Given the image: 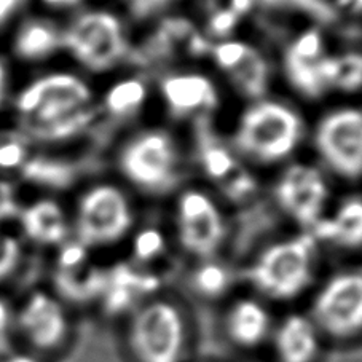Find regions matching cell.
<instances>
[{
	"instance_id": "1",
	"label": "cell",
	"mask_w": 362,
	"mask_h": 362,
	"mask_svg": "<svg viewBox=\"0 0 362 362\" xmlns=\"http://www.w3.org/2000/svg\"><path fill=\"white\" fill-rule=\"evenodd\" d=\"M127 346L134 362H187L190 329L177 305L155 300L133 316Z\"/></svg>"
},
{
	"instance_id": "2",
	"label": "cell",
	"mask_w": 362,
	"mask_h": 362,
	"mask_svg": "<svg viewBox=\"0 0 362 362\" xmlns=\"http://www.w3.org/2000/svg\"><path fill=\"white\" fill-rule=\"evenodd\" d=\"M302 136V122L279 103H260L241 117L236 144L249 157L276 161L294 151Z\"/></svg>"
},
{
	"instance_id": "3",
	"label": "cell",
	"mask_w": 362,
	"mask_h": 362,
	"mask_svg": "<svg viewBox=\"0 0 362 362\" xmlns=\"http://www.w3.org/2000/svg\"><path fill=\"white\" fill-rule=\"evenodd\" d=\"M315 241L305 235L268 249L251 270L252 283L265 296L289 300L310 284Z\"/></svg>"
},
{
	"instance_id": "4",
	"label": "cell",
	"mask_w": 362,
	"mask_h": 362,
	"mask_svg": "<svg viewBox=\"0 0 362 362\" xmlns=\"http://www.w3.org/2000/svg\"><path fill=\"white\" fill-rule=\"evenodd\" d=\"M62 43L85 67L95 72L115 66L127 49L120 21L105 11L80 16L62 35Z\"/></svg>"
},
{
	"instance_id": "5",
	"label": "cell",
	"mask_w": 362,
	"mask_h": 362,
	"mask_svg": "<svg viewBox=\"0 0 362 362\" xmlns=\"http://www.w3.org/2000/svg\"><path fill=\"white\" fill-rule=\"evenodd\" d=\"M311 320L322 335L348 340L362 332V274H340L316 296Z\"/></svg>"
},
{
	"instance_id": "6",
	"label": "cell",
	"mask_w": 362,
	"mask_h": 362,
	"mask_svg": "<svg viewBox=\"0 0 362 362\" xmlns=\"http://www.w3.org/2000/svg\"><path fill=\"white\" fill-rule=\"evenodd\" d=\"M90 101L91 91L82 80L66 74H56L28 86L16 104L23 114L21 124H33L86 109Z\"/></svg>"
},
{
	"instance_id": "7",
	"label": "cell",
	"mask_w": 362,
	"mask_h": 362,
	"mask_svg": "<svg viewBox=\"0 0 362 362\" xmlns=\"http://www.w3.org/2000/svg\"><path fill=\"white\" fill-rule=\"evenodd\" d=\"M122 168L136 185L152 192H165L176 182V148L166 133H144L124 148Z\"/></svg>"
},
{
	"instance_id": "8",
	"label": "cell",
	"mask_w": 362,
	"mask_h": 362,
	"mask_svg": "<svg viewBox=\"0 0 362 362\" xmlns=\"http://www.w3.org/2000/svg\"><path fill=\"white\" fill-rule=\"evenodd\" d=\"M317 151L332 170L349 179L362 174V112L337 110L320 123Z\"/></svg>"
},
{
	"instance_id": "9",
	"label": "cell",
	"mask_w": 362,
	"mask_h": 362,
	"mask_svg": "<svg viewBox=\"0 0 362 362\" xmlns=\"http://www.w3.org/2000/svg\"><path fill=\"white\" fill-rule=\"evenodd\" d=\"M131 226L127 198L114 187H96L86 193L78 209V238L82 245H103L120 238Z\"/></svg>"
},
{
	"instance_id": "10",
	"label": "cell",
	"mask_w": 362,
	"mask_h": 362,
	"mask_svg": "<svg viewBox=\"0 0 362 362\" xmlns=\"http://www.w3.org/2000/svg\"><path fill=\"white\" fill-rule=\"evenodd\" d=\"M23 339L37 353H54L71 334V324L62 305L43 292H35L16 317Z\"/></svg>"
},
{
	"instance_id": "11",
	"label": "cell",
	"mask_w": 362,
	"mask_h": 362,
	"mask_svg": "<svg viewBox=\"0 0 362 362\" xmlns=\"http://www.w3.org/2000/svg\"><path fill=\"white\" fill-rule=\"evenodd\" d=\"M179 223L180 241L187 251L203 257L216 251L226 233L219 211L198 192H189L180 198Z\"/></svg>"
},
{
	"instance_id": "12",
	"label": "cell",
	"mask_w": 362,
	"mask_h": 362,
	"mask_svg": "<svg viewBox=\"0 0 362 362\" xmlns=\"http://www.w3.org/2000/svg\"><path fill=\"white\" fill-rule=\"evenodd\" d=\"M276 195L289 214L303 226H311L320 221L327 189L320 171L311 166L296 165L279 180Z\"/></svg>"
},
{
	"instance_id": "13",
	"label": "cell",
	"mask_w": 362,
	"mask_h": 362,
	"mask_svg": "<svg viewBox=\"0 0 362 362\" xmlns=\"http://www.w3.org/2000/svg\"><path fill=\"white\" fill-rule=\"evenodd\" d=\"M284 64L291 83L305 96H321L329 85L324 74L322 39L317 30H308L292 43L286 53Z\"/></svg>"
},
{
	"instance_id": "14",
	"label": "cell",
	"mask_w": 362,
	"mask_h": 362,
	"mask_svg": "<svg viewBox=\"0 0 362 362\" xmlns=\"http://www.w3.org/2000/svg\"><path fill=\"white\" fill-rule=\"evenodd\" d=\"M270 341L276 362H317L322 349V334L303 315L286 316L273 327Z\"/></svg>"
},
{
	"instance_id": "15",
	"label": "cell",
	"mask_w": 362,
	"mask_h": 362,
	"mask_svg": "<svg viewBox=\"0 0 362 362\" xmlns=\"http://www.w3.org/2000/svg\"><path fill=\"white\" fill-rule=\"evenodd\" d=\"M226 330L230 341L235 343L236 346L252 349L270 340L273 322L264 305L245 298L230 308Z\"/></svg>"
},
{
	"instance_id": "16",
	"label": "cell",
	"mask_w": 362,
	"mask_h": 362,
	"mask_svg": "<svg viewBox=\"0 0 362 362\" xmlns=\"http://www.w3.org/2000/svg\"><path fill=\"white\" fill-rule=\"evenodd\" d=\"M161 90L170 109L177 115H185L199 109L216 105V90L208 78L197 74L173 76L161 83Z\"/></svg>"
},
{
	"instance_id": "17",
	"label": "cell",
	"mask_w": 362,
	"mask_h": 362,
	"mask_svg": "<svg viewBox=\"0 0 362 362\" xmlns=\"http://www.w3.org/2000/svg\"><path fill=\"white\" fill-rule=\"evenodd\" d=\"M316 236L334 240L343 246L362 245V202L349 199L337 212L332 221H320L315 227Z\"/></svg>"
},
{
	"instance_id": "18",
	"label": "cell",
	"mask_w": 362,
	"mask_h": 362,
	"mask_svg": "<svg viewBox=\"0 0 362 362\" xmlns=\"http://www.w3.org/2000/svg\"><path fill=\"white\" fill-rule=\"evenodd\" d=\"M23 226L33 240L59 243L66 235L61 208L53 202H40L23 212Z\"/></svg>"
},
{
	"instance_id": "19",
	"label": "cell",
	"mask_w": 362,
	"mask_h": 362,
	"mask_svg": "<svg viewBox=\"0 0 362 362\" xmlns=\"http://www.w3.org/2000/svg\"><path fill=\"white\" fill-rule=\"evenodd\" d=\"M61 37L52 24L43 21L28 23L16 39V53L24 59H42L59 47Z\"/></svg>"
},
{
	"instance_id": "20",
	"label": "cell",
	"mask_w": 362,
	"mask_h": 362,
	"mask_svg": "<svg viewBox=\"0 0 362 362\" xmlns=\"http://www.w3.org/2000/svg\"><path fill=\"white\" fill-rule=\"evenodd\" d=\"M236 86L245 93L246 96L259 98L267 90L268 80V67L265 59L249 47L246 54L233 69L228 71Z\"/></svg>"
},
{
	"instance_id": "21",
	"label": "cell",
	"mask_w": 362,
	"mask_h": 362,
	"mask_svg": "<svg viewBox=\"0 0 362 362\" xmlns=\"http://www.w3.org/2000/svg\"><path fill=\"white\" fill-rule=\"evenodd\" d=\"M58 292L71 300H86L104 289L105 276L98 270H88L86 273L78 268L74 270H59L54 278Z\"/></svg>"
},
{
	"instance_id": "22",
	"label": "cell",
	"mask_w": 362,
	"mask_h": 362,
	"mask_svg": "<svg viewBox=\"0 0 362 362\" xmlns=\"http://www.w3.org/2000/svg\"><path fill=\"white\" fill-rule=\"evenodd\" d=\"M23 176L30 182L48 187H66L72 182L74 170L71 165L48 158H34L23 166Z\"/></svg>"
},
{
	"instance_id": "23",
	"label": "cell",
	"mask_w": 362,
	"mask_h": 362,
	"mask_svg": "<svg viewBox=\"0 0 362 362\" xmlns=\"http://www.w3.org/2000/svg\"><path fill=\"white\" fill-rule=\"evenodd\" d=\"M146 99V86L139 80H124L117 83L105 96V105L115 115L134 112Z\"/></svg>"
},
{
	"instance_id": "24",
	"label": "cell",
	"mask_w": 362,
	"mask_h": 362,
	"mask_svg": "<svg viewBox=\"0 0 362 362\" xmlns=\"http://www.w3.org/2000/svg\"><path fill=\"white\" fill-rule=\"evenodd\" d=\"M202 161L206 173H208L212 179L227 180L233 173L240 170L235 158L232 157V153H230L227 148L216 146V144H203Z\"/></svg>"
},
{
	"instance_id": "25",
	"label": "cell",
	"mask_w": 362,
	"mask_h": 362,
	"mask_svg": "<svg viewBox=\"0 0 362 362\" xmlns=\"http://www.w3.org/2000/svg\"><path fill=\"white\" fill-rule=\"evenodd\" d=\"M332 83L345 90H356L362 85V56L345 54L335 58V72Z\"/></svg>"
},
{
	"instance_id": "26",
	"label": "cell",
	"mask_w": 362,
	"mask_h": 362,
	"mask_svg": "<svg viewBox=\"0 0 362 362\" xmlns=\"http://www.w3.org/2000/svg\"><path fill=\"white\" fill-rule=\"evenodd\" d=\"M262 4L274 8H298L313 15L322 23L335 20V11L324 0H262Z\"/></svg>"
},
{
	"instance_id": "27",
	"label": "cell",
	"mask_w": 362,
	"mask_h": 362,
	"mask_svg": "<svg viewBox=\"0 0 362 362\" xmlns=\"http://www.w3.org/2000/svg\"><path fill=\"white\" fill-rule=\"evenodd\" d=\"M195 284L202 294L217 297L227 289V273L219 265H204L195 274Z\"/></svg>"
},
{
	"instance_id": "28",
	"label": "cell",
	"mask_w": 362,
	"mask_h": 362,
	"mask_svg": "<svg viewBox=\"0 0 362 362\" xmlns=\"http://www.w3.org/2000/svg\"><path fill=\"white\" fill-rule=\"evenodd\" d=\"M24 157L26 148L21 137L15 133H0V168L20 166Z\"/></svg>"
},
{
	"instance_id": "29",
	"label": "cell",
	"mask_w": 362,
	"mask_h": 362,
	"mask_svg": "<svg viewBox=\"0 0 362 362\" xmlns=\"http://www.w3.org/2000/svg\"><path fill=\"white\" fill-rule=\"evenodd\" d=\"M165 241L157 230H144L134 241V254L139 260H151L163 251Z\"/></svg>"
},
{
	"instance_id": "30",
	"label": "cell",
	"mask_w": 362,
	"mask_h": 362,
	"mask_svg": "<svg viewBox=\"0 0 362 362\" xmlns=\"http://www.w3.org/2000/svg\"><path fill=\"white\" fill-rule=\"evenodd\" d=\"M247 49L249 45L243 42H223L214 48V58L217 64L228 72L230 69H233L243 59Z\"/></svg>"
},
{
	"instance_id": "31",
	"label": "cell",
	"mask_w": 362,
	"mask_h": 362,
	"mask_svg": "<svg viewBox=\"0 0 362 362\" xmlns=\"http://www.w3.org/2000/svg\"><path fill=\"white\" fill-rule=\"evenodd\" d=\"M20 260V245L13 238H0V279L7 278Z\"/></svg>"
},
{
	"instance_id": "32",
	"label": "cell",
	"mask_w": 362,
	"mask_h": 362,
	"mask_svg": "<svg viewBox=\"0 0 362 362\" xmlns=\"http://www.w3.org/2000/svg\"><path fill=\"white\" fill-rule=\"evenodd\" d=\"M238 15L235 11L228 10V8H221L217 10L214 15H212L211 21H209V29L212 34L216 35H226L230 30L235 28L236 21H238Z\"/></svg>"
},
{
	"instance_id": "33",
	"label": "cell",
	"mask_w": 362,
	"mask_h": 362,
	"mask_svg": "<svg viewBox=\"0 0 362 362\" xmlns=\"http://www.w3.org/2000/svg\"><path fill=\"white\" fill-rule=\"evenodd\" d=\"M86 251L83 245H69L59 255V270H74L85 262Z\"/></svg>"
},
{
	"instance_id": "34",
	"label": "cell",
	"mask_w": 362,
	"mask_h": 362,
	"mask_svg": "<svg viewBox=\"0 0 362 362\" xmlns=\"http://www.w3.org/2000/svg\"><path fill=\"white\" fill-rule=\"evenodd\" d=\"M11 346V317L8 307L0 300V359L10 354Z\"/></svg>"
},
{
	"instance_id": "35",
	"label": "cell",
	"mask_w": 362,
	"mask_h": 362,
	"mask_svg": "<svg viewBox=\"0 0 362 362\" xmlns=\"http://www.w3.org/2000/svg\"><path fill=\"white\" fill-rule=\"evenodd\" d=\"M171 0H128L129 10L136 18H146L165 8Z\"/></svg>"
},
{
	"instance_id": "36",
	"label": "cell",
	"mask_w": 362,
	"mask_h": 362,
	"mask_svg": "<svg viewBox=\"0 0 362 362\" xmlns=\"http://www.w3.org/2000/svg\"><path fill=\"white\" fill-rule=\"evenodd\" d=\"M18 212L15 197H13V189L8 182H2L0 180V219H5V217H11Z\"/></svg>"
},
{
	"instance_id": "37",
	"label": "cell",
	"mask_w": 362,
	"mask_h": 362,
	"mask_svg": "<svg viewBox=\"0 0 362 362\" xmlns=\"http://www.w3.org/2000/svg\"><path fill=\"white\" fill-rule=\"evenodd\" d=\"M23 0H0V23H4L13 11L20 7Z\"/></svg>"
},
{
	"instance_id": "38",
	"label": "cell",
	"mask_w": 362,
	"mask_h": 362,
	"mask_svg": "<svg viewBox=\"0 0 362 362\" xmlns=\"http://www.w3.org/2000/svg\"><path fill=\"white\" fill-rule=\"evenodd\" d=\"M0 362H37L34 359V356H29V354H7L5 358H2Z\"/></svg>"
},
{
	"instance_id": "39",
	"label": "cell",
	"mask_w": 362,
	"mask_h": 362,
	"mask_svg": "<svg viewBox=\"0 0 362 362\" xmlns=\"http://www.w3.org/2000/svg\"><path fill=\"white\" fill-rule=\"evenodd\" d=\"M343 7H349L356 11L362 10V0H339Z\"/></svg>"
},
{
	"instance_id": "40",
	"label": "cell",
	"mask_w": 362,
	"mask_h": 362,
	"mask_svg": "<svg viewBox=\"0 0 362 362\" xmlns=\"http://www.w3.org/2000/svg\"><path fill=\"white\" fill-rule=\"evenodd\" d=\"M49 5H56V7H69V5L77 4L78 0H45Z\"/></svg>"
},
{
	"instance_id": "41",
	"label": "cell",
	"mask_w": 362,
	"mask_h": 362,
	"mask_svg": "<svg viewBox=\"0 0 362 362\" xmlns=\"http://www.w3.org/2000/svg\"><path fill=\"white\" fill-rule=\"evenodd\" d=\"M4 96H5V71H4L2 62H0V104L4 101Z\"/></svg>"
}]
</instances>
